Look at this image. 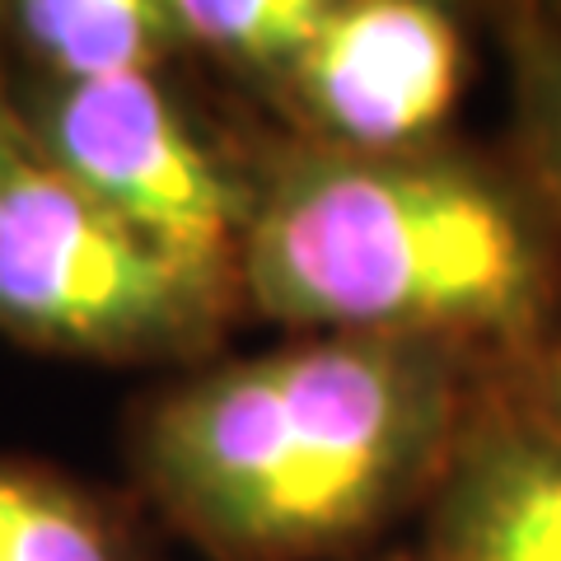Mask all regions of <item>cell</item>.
<instances>
[{
	"label": "cell",
	"mask_w": 561,
	"mask_h": 561,
	"mask_svg": "<svg viewBox=\"0 0 561 561\" xmlns=\"http://www.w3.org/2000/svg\"><path fill=\"white\" fill-rule=\"evenodd\" d=\"M486 365L445 346L305 337L216 360L131 416V472L216 561H323L426 511Z\"/></svg>",
	"instance_id": "cell-1"
},
{
	"label": "cell",
	"mask_w": 561,
	"mask_h": 561,
	"mask_svg": "<svg viewBox=\"0 0 561 561\" xmlns=\"http://www.w3.org/2000/svg\"><path fill=\"white\" fill-rule=\"evenodd\" d=\"M557 290L542 197L440 140L398 154L295 140L253 183L239 295L272 323L496 370L552 342Z\"/></svg>",
	"instance_id": "cell-2"
},
{
	"label": "cell",
	"mask_w": 561,
	"mask_h": 561,
	"mask_svg": "<svg viewBox=\"0 0 561 561\" xmlns=\"http://www.w3.org/2000/svg\"><path fill=\"white\" fill-rule=\"evenodd\" d=\"M239 280L169 253L24 154L0 183V332L57 356L197 360L239 313Z\"/></svg>",
	"instance_id": "cell-3"
},
{
	"label": "cell",
	"mask_w": 561,
	"mask_h": 561,
	"mask_svg": "<svg viewBox=\"0 0 561 561\" xmlns=\"http://www.w3.org/2000/svg\"><path fill=\"white\" fill-rule=\"evenodd\" d=\"M33 154L146 239L239 280L253 183L187 127L160 76L47 84L24 117Z\"/></svg>",
	"instance_id": "cell-4"
},
{
	"label": "cell",
	"mask_w": 561,
	"mask_h": 561,
	"mask_svg": "<svg viewBox=\"0 0 561 561\" xmlns=\"http://www.w3.org/2000/svg\"><path fill=\"white\" fill-rule=\"evenodd\" d=\"M459 20L426 0H332L319 38L272 94L295 140L351 154L435 146L463 90Z\"/></svg>",
	"instance_id": "cell-5"
},
{
	"label": "cell",
	"mask_w": 561,
	"mask_h": 561,
	"mask_svg": "<svg viewBox=\"0 0 561 561\" xmlns=\"http://www.w3.org/2000/svg\"><path fill=\"white\" fill-rule=\"evenodd\" d=\"M426 561H561V402L511 365L478 379L426 501Z\"/></svg>",
	"instance_id": "cell-6"
},
{
	"label": "cell",
	"mask_w": 561,
	"mask_h": 561,
	"mask_svg": "<svg viewBox=\"0 0 561 561\" xmlns=\"http://www.w3.org/2000/svg\"><path fill=\"white\" fill-rule=\"evenodd\" d=\"M0 24L47 70V84L160 76L187 51L173 0H24L0 10Z\"/></svg>",
	"instance_id": "cell-7"
},
{
	"label": "cell",
	"mask_w": 561,
	"mask_h": 561,
	"mask_svg": "<svg viewBox=\"0 0 561 561\" xmlns=\"http://www.w3.org/2000/svg\"><path fill=\"white\" fill-rule=\"evenodd\" d=\"M0 561H150V552L103 491L0 454Z\"/></svg>",
	"instance_id": "cell-8"
},
{
	"label": "cell",
	"mask_w": 561,
	"mask_h": 561,
	"mask_svg": "<svg viewBox=\"0 0 561 561\" xmlns=\"http://www.w3.org/2000/svg\"><path fill=\"white\" fill-rule=\"evenodd\" d=\"M173 5L187 51L272 99L319 38L332 0H173Z\"/></svg>",
	"instance_id": "cell-9"
},
{
	"label": "cell",
	"mask_w": 561,
	"mask_h": 561,
	"mask_svg": "<svg viewBox=\"0 0 561 561\" xmlns=\"http://www.w3.org/2000/svg\"><path fill=\"white\" fill-rule=\"evenodd\" d=\"M519 140L542 206L561 216V33L524 28L515 38Z\"/></svg>",
	"instance_id": "cell-10"
},
{
	"label": "cell",
	"mask_w": 561,
	"mask_h": 561,
	"mask_svg": "<svg viewBox=\"0 0 561 561\" xmlns=\"http://www.w3.org/2000/svg\"><path fill=\"white\" fill-rule=\"evenodd\" d=\"M511 370H515L524 383H534L542 398L561 402V342H542V346L529 351L524 360H511Z\"/></svg>",
	"instance_id": "cell-11"
},
{
	"label": "cell",
	"mask_w": 561,
	"mask_h": 561,
	"mask_svg": "<svg viewBox=\"0 0 561 561\" xmlns=\"http://www.w3.org/2000/svg\"><path fill=\"white\" fill-rule=\"evenodd\" d=\"M33 146H28V131H24V117L10 108L5 94H0V183L10 179V169L24 160Z\"/></svg>",
	"instance_id": "cell-12"
},
{
	"label": "cell",
	"mask_w": 561,
	"mask_h": 561,
	"mask_svg": "<svg viewBox=\"0 0 561 561\" xmlns=\"http://www.w3.org/2000/svg\"><path fill=\"white\" fill-rule=\"evenodd\" d=\"M389 561H426V557H389Z\"/></svg>",
	"instance_id": "cell-13"
}]
</instances>
